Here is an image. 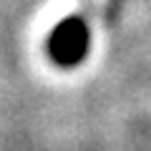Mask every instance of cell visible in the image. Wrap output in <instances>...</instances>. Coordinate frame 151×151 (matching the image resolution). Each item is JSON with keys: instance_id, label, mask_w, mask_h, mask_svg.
Wrapping results in <instances>:
<instances>
[{"instance_id": "cell-1", "label": "cell", "mask_w": 151, "mask_h": 151, "mask_svg": "<svg viewBox=\"0 0 151 151\" xmlns=\"http://www.w3.org/2000/svg\"><path fill=\"white\" fill-rule=\"evenodd\" d=\"M88 48V28H86V20L78 15H70L50 33V43H48V50L58 63L63 65H73L83 58Z\"/></svg>"}]
</instances>
